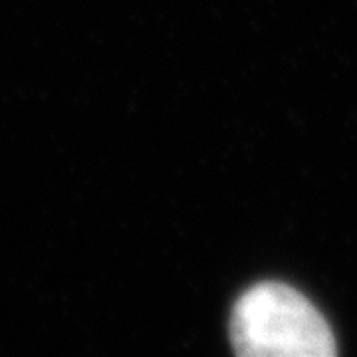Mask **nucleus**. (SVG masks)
Instances as JSON below:
<instances>
[{
	"mask_svg": "<svg viewBox=\"0 0 357 357\" xmlns=\"http://www.w3.org/2000/svg\"><path fill=\"white\" fill-rule=\"evenodd\" d=\"M230 342L246 357H332L328 321L294 288L262 282L238 298L230 318Z\"/></svg>",
	"mask_w": 357,
	"mask_h": 357,
	"instance_id": "f257e3e1",
	"label": "nucleus"
}]
</instances>
